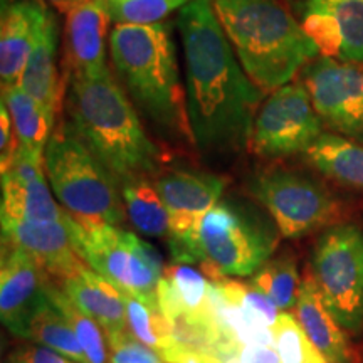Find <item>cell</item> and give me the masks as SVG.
Returning <instances> with one entry per match:
<instances>
[{"instance_id": "1", "label": "cell", "mask_w": 363, "mask_h": 363, "mask_svg": "<svg viewBox=\"0 0 363 363\" xmlns=\"http://www.w3.org/2000/svg\"><path fill=\"white\" fill-rule=\"evenodd\" d=\"M190 135L203 153H234L251 143L262 91L249 79L211 0L180 11Z\"/></svg>"}, {"instance_id": "2", "label": "cell", "mask_w": 363, "mask_h": 363, "mask_svg": "<svg viewBox=\"0 0 363 363\" xmlns=\"http://www.w3.org/2000/svg\"><path fill=\"white\" fill-rule=\"evenodd\" d=\"M71 126L113 177L125 184L155 175L162 153L111 71L71 76L66 96Z\"/></svg>"}, {"instance_id": "3", "label": "cell", "mask_w": 363, "mask_h": 363, "mask_svg": "<svg viewBox=\"0 0 363 363\" xmlns=\"http://www.w3.org/2000/svg\"><path fill=\"white\" fill-rule=\"evenodd\" d=\"M240 66L262 93L288 84L320 56L303 26L274 0H214Z\"/></svg>"}, {"instance_id": "4", "label": "cell", "mask_w": 363, "mask_h": 363, "mask_svg": "<svg viewBox=\"0 0 363 363\" xmlns=\"http://www.w3.org/2000/svg\"><path fill=\"white\" fill-rule=\"evenodd\" d=\"M118 78L136 106L162 130L190 135L187 98L180 83L172 35L158 24H118L108 39Z\"/></svg>"}, {"instance_id": "5", "label": "cell", "mask_w": 363, "mask_h": 363, "mask_svg": "<svg viewBox=\"0 0 363 363\" xmlns=\"http://www.w3.org/2000/svg\"><path fill=\"white\" fill-rule=\"evenodd\" d=\"M278 246V234L256 208L239 201H219L195 230L177 262L199 264L229 278L254 276Z\"/></svg>"}, {"instance_id": "6", "label": "cell", "mask_w": 363, "mask_h": 363, "mask_svg": "<svg viewBox=\"0 0 363 363\" xmlns=\"http://www.w3.org/2000/svg\"><path fill=\"white\" fill-rule=\"evenodd\" d=\"M45 175L57 202L78 222L121 225V185L79 138L71 123L54 128L44 153Z\"/></svg>"}, {"instance_id": "7", "label": "cell", "mask_w": 363, "mask_h": 363, "mask_svg": "<svg viewBox=\"0 0 363 363\" xmlns=\"http://www.w3.org/2000/svg\"><path fill=\"white\" fill-rule=\"evenodd\" d=\"M76 244L86 264L121 293L158 305L157 289L165 269L152 244L120 225L78 220Z\"/></svg>"}, {"instance_id": "8", "label": "cell", "mask_w": 363, "mask_h": 363, "mask_svg": "<svg viewBox=\"0 0 363 363\" xmlns=\"http://www.w3.org/2000/svg\"><path fill=\"white\" fill-rule=\"evenodd\" d=\"M311 276L325 306L343 330H363V233L343 224L330 227L318 239Z\"/></svg>"}, {"instance_id": "9", "label": "cell", "mask_w": 363, "mask_h": 363, "mask_svg": "<svg viewBox=\"0 0 363 363\" xmlns=\"http://www.w3.org/2000/svg\"><path fill=\"white\" fill-rule=\"evenodd\" d=\"M249 192L266 208L286 239L308 235L333 225L342 217L340 203L311 177L293 170H267L256 175Z\"/></svg>"}, {"instance_id": "10", "label": "cell", "mask_w": 363, "mask_h": 363, "mask_svg": "<svg viewBox=\"0 0 363 363\" xmlns=\"http://www.w3.org/2000/svg\"><path fill=\"white\" fill-rule=\"evenodd\" d=\"M323 135V120L303 83H288L272 91L257 111L251 147L259 157H288L308 152Z\"/></svg>"}, {"instance_id": "11", "label": "cell", "mask_w": 363, "mask_h": 363, "mask_svg": "<svg viewBox=\"0 0 363 363\" xmlns=\"http://www.w3.org/2000/svg\"><path fill=\"white\" fill-rule=\"evenodd\" d=\"M303 84L323 123L363 143V65L316 57L303 69Z\"/></svg>"}, {"instance_id": "12", "label": "cell", "mask_w": 363, "mask_h": 363, "mask_svg": "<svg viewBox=\"0 0 363 363\" xmlns=\"http://www.w3.org/2000/svg\"><path fill=\"white\" fill-rule=\"evenodd\" d=\"M227 180L195 170H170L158 177L155 187L170 217L169 247L177 262L192 240L203 216L220 201Z\"/></svg>"}, {"instance_id": "13", "label": "cell", "mask_w": 363, "mask_h": 363, "mask_svg": "<svg viewBox=\"0 0 363 363\" xmlns=\"http://www.w3.org/2000/svg\"><path fill=\"white\" fill-rule=\"evenodd\" d=\"M298 11L321 56L363 65V0H301Z\"/></svg>"}, {"instance_id": "14", "label": "cell", "mask_w": 363, "mask_h": 363, "mask_svg": "<svg viewBox=\"0 0 363 363\" xmlns=\"http://www.w3.org/2000/svg\"><path fill=\"white\" fill-rule=\"evenodd\" d=\"M43 157H35L19 147L16 158L2 172V219L29 222L65 220L67 212L59 206L45 179Z\"/></svg>"}, {"instance_id": "15", "label": "cell", "mask_w": 363, "mask_h": 363, "mask_svg": "<svg viewBox=\"0 0 363 363\" xmlns=\"http://www.w3.org/2000/svg\"><path fill=\"white\" fill-rule=\"evenodd\" d=\"M2 242L29 254L56 283L86 264L78 251L76 220L71 216L57 222L2 219Z\"/></svg>"}, {"instance_id": "16", "label": "cell", "mask_w": 363, "mask_h": 363, "mask_svg": "<svg viewBox=\"0 0 363 363\" xmlns=\"http://www.w3.org/2000/svg\"><path fill=\"white\" fill-rule=\"evenodd\" d=\"M43 267L29 254L2 242L0 262V318L11 333L26 338L27 325L45 294Z\"/></svg>"}, {"instance_id": "17", "label": "cell", "mask_w": 363, "mask_h": 363, "mask_svg": "<svg viewBox=\"0 0 363 363\" xmlns=\"http://www.w3.org/2000/svg\"><path fill=\"white\" fill-rule=\"evenodd\" d=\"M111 17L104 0L76 4L66 13L65 62L71 76H99L106 65V34Z\"/></svg>"}, {"instance_id": "18", "label": "cell", "mask_w": 363, "mask_h": 363, "mask_svg": "<svg viewBox=\"0 0 363 363\" xmlns=\"http://www.w3.org/2000/svg\"><path fill=\"white\" fill-rule=\"evenodd\" d=\"M39 0H4L0 22V78L2 88L19 84L44 16Z\"/></svg>"}, {"instance_id": "19", "label": "cell", "mask_w": 363, "mask_h": 363, "mask_svg": "<svg viewBox=\"0 0 363 363\" xmlns=\"http://www.w3.org/2000/svg\"><path fill=\"white\" fill-rule=\"evenodd\" d=\"M57 22L45 9L40 21L38 39L27 59L24 71L19 79L21 88L40 104L48 116L56 123L62 96V84L57 74Z\"/></svg>"}, {"instance_id": "20", "label": "cell", "mask_w": 363, "mask_h": 363, "mask_svg": "<svg viewBox=\"0 0 363 363\" xmlns=\"http://www.w3.org/2000/svg\"><path fill=\"white\" fill-rule=\"evenodd\" d=\"M59 286L79 310L103 326L106 335L128 330L123 293L88 264L59 281Z\"/></svg>"}, {"instance_id": "21", "label": "cell", "mask_w": 363, "mask_h": 363, "mask_svg": "<svg viewBox=\"0 0 363 363\" xmlns=\"http://www.w3.org/2000/svg\"><path fill=\"white\" fill-rule=\"evenodd\" d=\"M294 318L321 357L330 363H352V352L343 328L325 306L311 272L305 276Z\"/></svg>"}, {"instance_id": "22", "label": "cell", "mask_w": 363, "mask_h": 363, "mask_svg": "<svg viewBox=\"0 0 363 363\" xmlns=\"http://www.w3.org/2000/svg\"><path fill=\"white\" fill-rule=\"evenodd\" d=\"M308 162L330 179L363 189V145L347 136L323 133L306 152Z\"/></svg>"}, {"instance_id": "23", "label": "cell", "mask_w": 363, "mask_h": 363, "mask_svg": "<svg viewBox=\"0 0 363 363\" xmlns=\"http://www.w3.org/2000/svg\"><path fill=\"white\" fill-rule=\"evenodd\" d=\"M2 101L11 113L19 147L44 158L45 147L54 131V121L40 104L21 88V84L2 88Z\"/></svg>"}, {"instance_id": "24", "label": "cell", "mask_w": 363, "mask_h": 363, "mask_svg": "<svg viewBox=\"0 0 363 363\" xmlns=\"http://www.w3.org/2000/svg\"><path fill=\"white\" fill-rule=\"evenodd\" d=\"M121 197L126 216L138 233L150 238L170 235V217L155 185L148 179H135L121 184Z\"/></svg>"}, {"instance_id": "25", "label": "cell", "mask_w": 363, "mask_h": 363, "mask_svg": "<svg viewBox=\"0 0 363 363\" xmlns=\"http://www.w3.org/2000/svg\"><path fill=\"white\" fill-rule=\"evenodd\" d=\"M26 340L40 347L51 348L79 363H88L74 330L71 328L69 321L66 320L61 310L51 301L48 293L44 294L43 301L27 325Z\"/></svg>"}, {"instance_id": "26", "label": "cell", "mask_w": 363, "mask_h": 363, "mask_svg": "<svg viewBox=\"0 0 363 363\" xmlns=\"http://www.w3.org/2000/svg\"><path fill=\"white\" fill-rule=\"evenodd\" d=\"M126 325L136 340L160 353V357L174 350L180 345L175 338L174 330L167 318L163 316L158 305L147 303L133 294L123 293Z\"/></svg>"}, {"instance_id": "27", "label": "cell", "mask_w": 363, "mask_h": 363, "mask_svg": "<svg viewBox=\"0 0 363 363\" xmlns=\"http://www.w3.org/2000/svg\"><path fill=\"white\" fill-rule=\"evenodd\" d=\"M45 293L51 298L54 305L61 310L62 315L66 316V320L69 321L71 328L74 330L76 338H78L81 348H83L84 355L88 358V363H110L106 331L103 330V326L94 318L79 310L71 301L69 296L62 291L61 286L49 276L48 281H45Z\"/></svg>"}, {"instance_id": "28", "label": "cell", "mask_w": 363, "mask_h": 363, "mask_svg": "<svg viewBox=\"0 0 363 363\" xmlns=\"http://www.w3.org/2000/svg\"><path fill=\"white\" fill-rule=\"evenodd\" d=\"M251 283L279 308V311H293L296 306L303 279L299 278L294 257L286 256L267 261L251 278Z\"/></svg>"}, {"instance_id": "29", "label": "cell", "mask_w": 363, "mask_h": 363, "mask_svg": "<svg viewBox=\"0 0 363 363\" xmlns=\"http://www.w3.org/2000/svg\"><path fill=\"white\" fill-rule=\"evenodd\" d=\"M272 331V345L279 363H321L323 357L306 337L294 315L281 311Z\"/></svg>"}, {"instance_id": "30", "label": "cell", "mask_w": 363, "mask_h": 363, "mask_svg": "<svg viewBox=\"0 0 363 363\" xmlns=\"http://www.w3.org/2000/svg\"><path fill=\"white\" fill-rule=\"evenodd\" d=\"M192 0H104L115 24H158L170 12L184 9Z\"/></svg>"}, {"instance_id": "31", "label": "cell", "mask_w": 363, "mask_h": 363, "mask_svg": "<svg viewBox=\"0 0 363 363\" xmlns=\"http://www.w3.org/2000/svg\"><path fill=\"white\" fill-rule=\"evenodd\" d=\"M110 363H165L160 353L136 340L128 330L106 335Z\"/></svg>"}, {"instance_id": "32", "label": "cell", "mask_w": 363, "mask_h": 363, "mask_svg": "<svg viewBox=\"0 0 363 363\" xmlns=\"http://www.w3.org/2000/svg\"><path fill=\"white\" fill-rule=\"evenodd\" d=\"M9 363H79L72 358L51 350V348L40 347L35 343L19 345L9 355Z\"/></svg>"}, {"instance_id": "33", "label": "cell", "mask_w": 363, "mask_h": 363, "mask_svg": "<svg viewBox=\"0 0 363 363\" xmlns=\"http://www.w3.org/2000/svg\"><path fill=\"white\" fill-rule=\"evenodd\" d=\"M19 150L16 130L6 103H0V172H6Z\"/></svg>"}, {"instance_id": "34", "label": "cell", "mask_w": 363, "mask_h": 363, "mask_svg": "<svg viewBox=\"0 0 363 363\" xmlns=\"http://www.w3.org/2000/svg\"><path fill=\"white\" fill-rule=\"evenodd\" d=\"M162 358L165 363H219L217 358L211 355V353L199 352L195 348H190L187 345L182 343Z\"/></svg>"}, {"instance_id": "35", "label": "cell", "mask_w": 363, "mask_h": 363, "mask_svg": "<svg viewBox=\"0 0 363 363\" xmlns=\"http://www.w3.org/2000/svg\"><path fill=\"white\" fill-rule=\"evenodd\" d=\"M39 2L40 4H49V6L56 9V11L62 12V13H67L72 7H74L76 0H39Z\"/></svg>"}, {"instance_id": "36", "label": "cell", "mask_w": 363, "mask_h": 363, "mask_svg": "<svg viewBox=\"0 0 363 363\" xmlns=\"http://www.w3.org/2000/svg\"><path fill=\"white\" fill-rule=\"evenodd\" d=\"M81 2H89V0H76L74 6H76V4H81Z\"/></svg>"}, {"instance_id": "37", "label": "cell", "mask_w": 363, "mask_h": 363, "mask_svg": "<svg viewBox=\"0 0 363 363\" xmlns=\"http://www.w3.org/2000/svg\"><path fill=\"white\" fill-rule=\"evenodd\" d=\"M321 363H330L328 360H325V358H323V360H321Z\"/></svg>"}]
</instances>
